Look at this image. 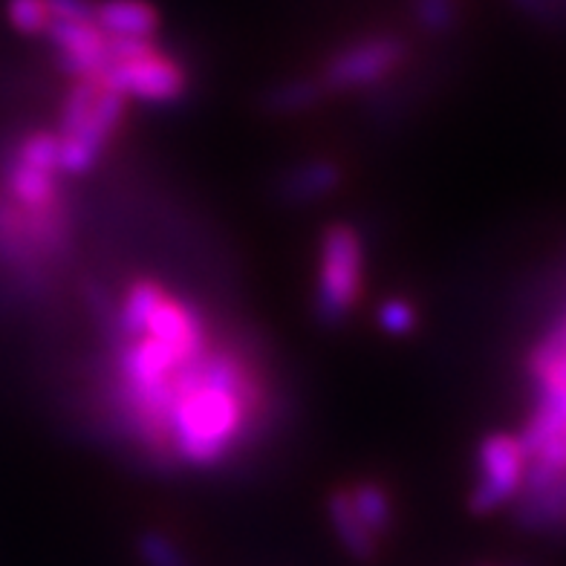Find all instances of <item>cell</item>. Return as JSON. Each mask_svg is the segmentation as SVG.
<instances>
[{"label":"cell","instance_id":"1","mask_svg":"<svg viewBox=\"0 0 566 566\" xmlns=\"http://www.w3.org/2000/svg\"><path fill=\"white\" fill-rule=\"evenodd\" d=\"M197 358L191 365L195 388L174 399L168 413V437H171L174 460L197 469H211L247 433V424L252 422L254 410L261 405V394L243 396L202 385Z\"/></svg>","mask_w":566,"mask_h":566},{"label":"cell","instance_id":"2","mask_svg":"<svg viewBox=\"0 0 566 566\" xmlns=\"http://www.w3.org/2000/svg\"><path fill=\"white\" fill-rule=\"evenodd\" d=\"M365 277V247L358 231L347 223H333L321 238L318 290L315 315L321 324L338 327L356 310Z\"/></svg>","mask_w":566,"mask_h":566},{"label":"cell","instance_id":"3","mask_svg":"<svg viewBox=\"0 0 566 566\" xmlns=\"http://www.w3.org/2000/svg\"><path fill=\"white\" fill-rule=\"evenodd\" d=\"M530 471V454L521 437L489 433L478 448V483L471 489L469 506L474 514H492L517 500Z\"/></svg>","mask_w":566,"mask_h":566},{"label":"cell","instance_id":"4","mask_svg":"<svg viewBox=\"0 0 566 566\" xmlns=\"http://www.w3.org/2000/svg\"><path fill=\"white\" fill-rule=\"evenodd\" d=\"M96 82L98 87L145 102V105H174L188 90V75L182 64L163 50H154L142 59L111 61L96 75Z\"/></svg>","mask_w":566,"mask_h":566},{"label":"cell","instance_id":"5","mask_svg":"<svg viewBox=\"0 0 566 566\" xmlns=\"http://www.w3.org/2000/svg\"><path fill=\"white\" fill-rule=\"evenodd\" d=\"M408 59V41L402 35H373L344 46L324 64L318 82L327 93H350L385 82Z\"/></svg>","mask_w":566,"mask_h":566},{"label":"cell","instance_id":"6","mask_svg":"<svg viewBox=\"0 0 566 566\" xmlns=\"http://www.w3.org/2000/svg\"><path fill=\"white\" fill-rule=\"evenodd\" d=\"M127 111V98L113 93V90H98V98L93 111H90L87 122H84L73 136L61 139V163L59 174H70V177H82V174L93 171V165L98 163L102 150L116 134V127L122 125Z\"/></svg>","mask_w":566,"mask_h":566},{"label":"cell","instance_id":"7","mask_svg":"<svg viewBox=\"0 0 566 566\" xmlns=\"http://www.w3.org/2000/svg\"><path fill=\"white\" fill-rule=\"evenodd\" d=\"M46 41L53 46L59 67L70 78H96L107 67V35L96 23L53 21Z\"/></svg>","mask_w":566,"mask_h":566},{"label":"cell","instance_id":"8","mask_svg":"<svg viewBox=\"0 0 566 566\" xmlns=\"http://www.w3.org/2000/svg\"><path fill=\"white\" fill-rule=\"evenodd\" d=\"M145 336L165 344L182 361H191L200 353H206V329H202L200 313L195 306H188L186 301L171 298V295H165L163 304L157 306V313L150 315Z\"/></svg>","mask_w":566,"mask_h":566},{"label":"cell","instance_id":"9","mask_svg":"<svg viewBox=\"0 0 566 566\" xmlns=\"http://www.w3.org/2000/svg\"><path fill=\"white\" fill-rule=\"evenodd\" d=\"M93 23L107 38H154L163 18L150 0H98Z\"/></svg>","mask_w":566,"mask_h":566},{"label":"cell","instance_id":"10","mask_svg":"<svg viewBox=\"0 0 566 566\" xmlns=\"http://www.w3.org/2000/svg\"><path fill=\"white\" fill-rule=\"evenodd\" d=\"M526 373L537 394L566 390V313L532 347L526 358Z\"/></svg>","mask_w":566,"mask_h":566},{"label":"cell","instance_id":"11","mask_svg":"<svg viewBox=\"0 0 566 566\" xmlns=\"http://www.w3.org/2000/svg\"><path fill=\"white\" fill-rule=\"evenodd\" d=\"M342 186V168L329 159H310V163L295 165L281 182L283 200L295 206H310L324 197H329Z\"/></svg>","mask_w":566,"mask_h":566},{"label":"cell","instance_id":"12","mask_svg":"<svg viewBox=\"0 0 566 566\" xmlns=\"http://www.w3.org/2000/svg\"><path fill=\"white\" fill-rule=\"evenodd\" d=\"M165 295L168 292L150 277H139V281L130 283L119 310H116V333H119V338L130 342V338L145 336L150 315L157 313V306L163 304Z\"/></svg>","mask_w":566,"mask_h":566},{"label":"cell","instance_id":"13","mask_svg":"<svg viewBox=\"0 0 566 566\" xmlns=\"http://www.w3.org/2000/svg\"><path fill=\"white\" fill-rule=\"evenodd\" d=\"M3 195L21 202L23 209H46V206L61 202L55 174L27 168L18 159L7 163V168H3Z\"/></svg>","mask_w":566,"mask_h":566},{"label":"cell","instance_id":"14","mask_svg":"<svg viewBox=\"0 0 566 566\" xmlns=\"http://www.w3.org/2000/svg\"><path fill=\"white\" fill-rule=\"evenodd\" d=\"M327 517L329 526L336 532L338 544L344 546L347 555H353L356 560H370L379 549V541L365 530V523L358 521L356 509L350 503V494L347 492H333L327 500Z\"/></svg>","mask_w":566,"mask_h":566},{"label":"cell","instance_id":"15","mask_svg":"<svg viewBox=\"0 0 566 566\" xmlns=\"http://www.w3.org/2000/svg\"><path fill=\"white\" fill-rule=\"evenodd\" d=\"M327 90L318 78H286V82L275 84V87L266 93V107L277 116H295V113H304L310 107H315L321 102Z\"/></svg>","mask_w":566,"mask_h":566},{"label":"cell","instance_id":"16","mask_svg":"<svg viewBox=\"0 0 566 566\" xmlns=\"http://www.w3.org/2000/svg\"><path fill=\"white\" fill-rule=\"evenodd\" d=\"M347 494H350L358 521L365 523V530L379 541L390 530V523H394V506H390L388 492L376 483H358Z\"/></svg>","mask_w":566,"mask_h":566},{"label":"cell","instance_id":"17","mask_svg":"<svg viewBox=\"0 0 566 566\" xmlns=\"http://www.w3.org/2000/svg\"><path fill=\"white\" fill-rule=\"evenodd\" d=\"M98 90L102 87H98L96 78H73L67 96H64V105H61L59 130H55L61 139L73 136L75 130L87 122L90 111H93V105H96Z\"/></svg>","mask_w":566,"mask_h":566},{"label":"cell","instance_id":"18","mask_svg":"<svg viewBox=\"0 0 566 566\" xmlns=\"http://www.w3.org/2000/svg\"><path fill=\"white\" fill-rule=\"evenodd\" d=\"M18 163L35 171L55 174L59 177L61 163V136L55 130H35V134L23 136L18 145Z\"/></svg>","mask_w":566,"mask_h":566},{"label":"cell","instance_id":"19","mask_svg":"<svg viewBox=\"0 0 566 566\" xmlns=\"http://www.w3.org/2000/svg\"><path fill=\"white\" fill-rule=\"evenodd\" d=\"M7 21L18 35L27 38H44L53 27V15L46 9L44 0H7Z\"/></svg>","mask_w":566,"mask_h":566},{"label":"cell","instance_id":"20","mask_svg":"<svg viewBox=\"0 0 566 566\" xmlns=\"http://www.w3.org/2000/svg\"><path fill=\"white\" fill-rule=\"evenodd\" d=\"M413 21L428 35H451L460 27L457 0H413Z\"/></svg>","mask_w":566,"mask_h":566},{"label":"cell","instance_id":"21","mask_svg":"<svg viewBox=\"0 0 566 566\" xmlns=\"http://www.w3.org/2000/svg\"><path fill=\"white\" fill-rule=\"evenodd\" d=\"M136 552H139V558L145 566H191V560L186 558V552L179 549L171 537L157 530L142 532L139 541H136Z\"/></svg>","mask_w":566,"mask_h":566},{"label":"cell","instance_id":"22","mask_svg":"<svg viewBox=\"0 0 566 566\" xmlns=\"http://www.w3.org/2000/svg\"><path fill=\"white\" fill-rule=\"evenodd\" d=\"M376 321L390 336H408L417 327V306L405 298H390L379 306Z\"/></svg>","mask_w":566,"mask_h":566},{"label":"cell","instance_id":"23","mask_svg":"<svg viewBox=\"0 0 566 566\" xmlns=\"http://www.w3.org/2000/svg\"><path fill=\"white\" fill-rule=\"evenodd\" d=\"M53 21L61 23H87L96 18L98 0H44Z\"/></svg>","mask_w":566,"mask_h":566}]
</instances>
